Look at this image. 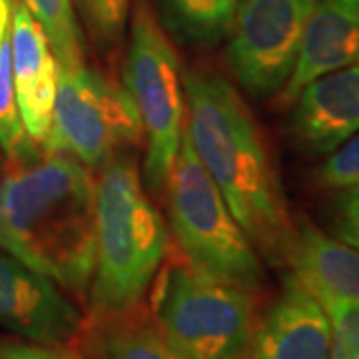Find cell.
Segmentation results:
<instances>
[{"label": "cell", "mask_w": 359, "mask_h": 359, "mask_svg": "<svg viewBox=\"0 0 359 359\" xmlns=\"http://www.w3.org/2000/svg\"><path fill=\"white\" fill-rule=\"evenodd\" d=\"M184 92L194 150L236 222L269 259H292L297 231L250 108L226 78L208 70H188Z\"/></svg>", "instance_id": "1"}, {"label": "cell", "mask_w": 359, "mask_h": 359, "mask_svg": "<svg viewBox=\"0 0 359 359\" xmlns=\"http://www.w3.org/2000/svg\"><path fill=\"white\" fill-rule=\"evenodd\" d=\"M242 0H164L168 20L182 39L212 44L231 32Z\"/></svg>", "instance_id": "17"}, {"label": "cell", "mask_w": 359, "mask_h": 359, "mask_svg": "<svg viewBox=\"0 0 359 359\" xmlns=\"http://www.w3.org/2000/svg\"><path fill=\"white\" fill-rule=\"evenodd\" d=\"M327 313L297 276L283 282L282 295L256 325L248 359H330Z\"/></svg>", "instance_id": "10"}, {"label": "cell", "mask_w": 359, "mask_h": 359, "mask_svg": "<svg viewBox=\"0 0 359 359\" xmlns=\"http://www.w3.org/2000/svg\"><path fill=\"white\" fill-rule=\"evenodd\" d=\"M11 62L16 106L28 138L40 144L50 128L60 68L36 20L14 0L11 20Z\"/></svg>", "instance_id": "11"}, {"label": "cell", "mask_w": 359, "mask_h": 359, "mask_svg": "<svg viewBox=\"0 0 359 359\" xmlns=\"http://www.w3.org/2000/svg\"><path fill=\"white\" fill-rule=\"evenodd\" d=\"M168 252L164 219L142 188L134 158L116 154L96 182V254L90 316L140 306Z\"/></svg>", "instance_id": "3"}, {"label": "cell", "mask_w": 359, "mask_h": 359, "mask_svg": "<svg viewBox=\"0 0 359 359\" xmlns=\"http://www.w3.org/2000/svg\"><path fill=\"white\" fill-rule=\"evenodd\" d=\"M0 327L14 337L68 346L82 316L62 290L0 248Z\"/></svg>", "instance_id": "9"}, {"label": "cell", "mask_w": 359, "mask_h": 359, "mask_svg": "<svg viewBox=\"0 0 359 359\" xmlns=\"http://www.w3.org/2000/svg\"><path fill=\"white\" fill-rule=\"evenodd\" d=\"M318 0H242L231 26L228 62L248 92L269 96L292 74Z\"/></svg>", "instance_id": "8"}, {"label": "cell", "mask_w": 359, "mask_h": 359, "mask_svg": "<svg viewBox=\"0 0 359 359\" xmlns=\"http://www.w3.org/2000/svg\"><path fill=\"white\" fill-rule=\"evenodd\" d=\"M0 359H86L68 351L66 346L36 344L20 337L0 335Z\"/></svg>", "instance_id": "22"}, {"label": "cell", "mask_w": 359, "mask_h": 359, "mask_svg": "<svg viewBox=\"0 0 359 359\" xmlns=\"http://www.w3.org/2000/svg\"><path fill=\"white\" fill-rule=\"evenodd\" d=\"M292 132L302 148L332 154L359 132V62L308 84L295 98Z\"/></svg>", "instance_id": "12"}, {"label": "cell", "mask_w": 359, "mask_h": 359, "mask_svg": "<svg viewBox=\"0 0 359 359\" xmlns=\"http://www.w3.org/2000/svg\"><path fill=\"white\" fill-rule=\"evenodd\" d=\"M144 128L128 90L102 72L60 70L44 154H66L100 170L122 148L138 146Z\"/></svg>", "instance_id": "7"}, {"label": "cell", "mask_w": 359, "mask_h": 359, "mask_svg": "<svg viewBox=\"0 0 359 359\" xmlns=\"http://www.w3.org/2000/svg\"><path fill=\"white\" fill-rule=\"evenodd\" d=\"M124 88L140 114L146 140V184L164 190L186 124L184 80L178 54L158 25L148 0H136Z\"/></svg>", "instance_id": "6"}, {"label": "cell", "mask_w": 359, "mask_h": 359, "mask_svg": "<svg viewBox=\"0 0 359 359\" xmlns=\"http://www.w3.org/2000/svg\"><path fill=\"white\" fill-rule=\"evenodd\" d=\"M80 6L98 39L110 42L122 34L128 14V0H80Z\"/></svg>", "instance_id": "21"}, {"label": "cell", "mask_w": 359, "mask_h": 359, "mask_svg": "<svg viewBox=\"0 0 359 359\" xmlns=\"http://www.w3.org/2000/svg\"><path fill=\"white\" fill-rule=\"evenodd\" d=\"M316 297L325 309L332 327L330 359H359V304L332 295Z\"/></svg>", "instance_id": "19"}, {"label": "cell", "mask_w": 359, "mask_h": 359, "mask_svg": "<svg viewBox=\"0 0 359 359\" xmlns=\"http://www.w3.org/2000/svg\"><path fill=\"white\" fill-rule=\"evenodd\" d=\"M166 188L170 224L184 259L212 280L257 292L264 268L256 248L202 166L186 124Z\"/></svg>", "instance_id": "4"}, {"label": "cell", "mask_w": 359, "mask_h": 359, "mask_svg": "<svg viewBox=\"0 0 359 359\" xmlns=\"http://www.w3.org/2000/svg\"><path fill=\"white\" fill-rule=\"evenodd\" d=\"M14 0H0V44L11 32V20H13Z\"/></svg>", "instance_id": "24"}, {"label": "cell", "mask_w": 359, "mask_h": 359, "mask_svg": "<svg viewBox=\"0 0 359 359\" xmlns=\"http://www.w3.org/2000/svg\"><path fill=\"white\" fill-rule=\"evenodd\" d=\"M82 351L92 359H182L158 332L152 316L140 306L90 316L80 327Z\"/></svg>", "instance_id": "15"}, {"label": "cell", "mask_w": 359, "mask_h": 359, "mask_svg": "<svg viewBox=\"0 0 359 359\" xmlns=\"http://www.w3.org/2000/svg\"><path fill=\"white\" fill-rule=\"evenodd\" d=\"M36 20L50 46L60 70H76L84 66L82 30L78 25L72 0H20Z\"/></svg>", "instance_id": "16"}, {"label": "cell", "mask_w": 359, "mask_h": 359, "mask_svg": "<svg viewBox=\"0 0 359 359\" xmlns=\"http://www.w3.org/2000/svg\"><path fill=\"white\" fill-rule=\"evenodd\" d=\"M320 180L330 188H351L359 184V132L335 148L320 170Z\"/></svg>", "instance_id": "20"}, {"label": "cell", "mask_w": 359, "mask_h": 359, "mask_svg": "<svg viewBox=\"0 0 359 359\" xmlns=\"http://www.w3.org/2000/svg\"><path fill=\"white\" fill-rule=\"evenodd\" d=\"M0 248L60 290L86 295L96 254V182L66 154L0 180Z\"/></svg>", "instance_id": "2"}, {"label": "cell", "mask_w": 359, "mask_h": 359, "mask_svg": "<svg viewBox=\"0 0 359 359\" xmlns=\"http://www.w3.org/2000/svg\"><path fill=\"white\" fill-rule=\"evenodd\" d=\"M36 144L28 138L16 106L11 62V32L0 44V150L16 162H30L36 156Z\"/></svg>", "instance_id": "18"}, {"label": "cell", "mask_w": 359, "mask_h": 359, "mask_svg": "<svg viewBox=\"0 0 359 359\" xmlns=\"http://www.w3.org/2000/svg\"><path fill=\"white\" fill-rule=\"evenodd\" d=\"M158 273L150 316L180 358L248 359L257 325L252 294L208 278L186 259Z\"/></svg>", "instance_id": "5"}, {"label": "cell", "mask_w": 359, "mask_h": 359, "mask_svg": "<svg viewBox=\"0 0 359 359\" xmlns=\"http://www.w3.org/2000/svg\"><path fill=\"white\" fill-rule=\"evenodd\" d=\"M292 264L295 276L313 295L359 304V250L355 248L306 224L297 231Z\"/></svg>", "instance_id": "14"}, {"label": "cell", "mask_w": 359, "mask_h": 359, "mask_svg": "<svg viewBox=\"0 0 359 359\" xmlns=\"http://www.w3.org/2000/svg\"><path fill=\"white\" fill-rule=\"evenodd\" d=\"M359 62V0H318L302 36L295 66L282 92L292 104L320 76Z\"/></svg>", "instance_id": "13"}, {"label": "cell", "mask_w": 359, "mask_h": 359, "mask_svg": "<svg viewBox=\"0 0 359 359\" xmlns=\"http://www.w3.org/2000/svg\"><path fill=\"white\" fill-rule=\"evenodd\" d=\"M335 233L337 240L359 250V184L344 188L335 204Z\"/></svg>", "instance_id": "23"}]
</instances>
